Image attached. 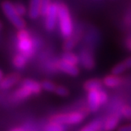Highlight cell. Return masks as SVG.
I'll list each match as a JSON object with an SVG mask.
<instances>
[{
  "mask_svg": "<svg viewBox=\"0 0 131 131\" xmlns=\"http://www.w3.org/2000/svg\"><path fill=\"white\" fill-rule=\"evenodd\" d=\"M27 61L28 59L20 53L15 54L12 58V64L17 69H22V68H24L27 66Z\"/></svg>",
  "mask_w": 131,
  "mask_h": 131,
  "instance_id": "cell-17",
  "label": "cell"
},
{
  "mask_svg": "<svg viewBox=\"0 0 131 131\" xmlns=\"http://www.w3.org/2000/svg\"><path fill=\"white\" fill-rule=\"evenodd\" d=\"M56 68L60 72H62L65 74L72 76V77H77L80 73V70L78 66L67 63L61 60L56 62Z\"/></svg>",
  "mask_w": 131,
  "mask_h": 131,
  "instance_id": "cell-9",
  "label": "cell"
},
{
  "mask_svg": "<svg viewBox=\"0 0 131 131\" xmlns=\"http://www.w3.org/2000/svg\"><path fill=\"white\" fill-rule=\"evenodd\" d=\"M54 94L58 96H61V97H67L70 95V90H68L67 87L63 85H57L56 88V90H54Z\"/></svg>",
  "mask_w": 131,
  "mask_h": 131,
  "instance_id": "cell-24",
  "label": "cell"
},
{
  "mask_svg": "<svg viewBox=\"0 0 131 131\" xmlns=\"http://www.w3.org/2000/svg\"><path fill=\"white\" fill-rule=\"evenodd\" d=\"M102 123L100 119H95L88 124L84 125L79 131H101L102 129Z\"/></svg>",
  "mask_w": 131,
  "mask_h": 131,
  "instance_id": "cell-19",
  "label": "cell"
},
{
  "mask_svg": "<svg viewBox=\"0 0 131 131\" xmlns=\"http://www.w3.org/2000/svg\"><path fill=\"white\" fill-rule=\"evenodd\" d=\"M87 117L81 111L63 112L53 115L49 117V122H54L61 124H78L82 123Z\"/></svg>",
  "mask_w": 131,
  "mask_h": 131,
  "instance_id": "cell-4",
  "label": "cell"
},
{
  "mask_svg": "<svg viewBox=\"0 0 131 131\" xmlns=\"http://www.w3.org/2000/svg\"><path fill=\"white\" fill-rule=\"evenodd\" d=\"M126 70H128L126 66H125V64L124 63V61H121V62H119V63L116 64L114 67H112V70H111V73L112 74L119 76V75L123 74Z\"/></svg>",
  "mask_w": 131,
  "mask_h": 131,
  "instance_id": "cell-22",
  "label": "cell"
},
{
  "mask_svg": "<svg viewBox=\"0 0 131 131\" xmlns=\"http://www.w3.org/2000/svg\"><path fill=\"white\" fill-rule=\"evenodd\" d=\"M120 113H121L122 117L124 118L131 119V106L129 105H124L122 106L121 110H120Z\"/></svg>",
  "mask_w": 131,
  "mask_h": 131,
  "instance_id": "cell-26",
  "label": "cell"
},
{
  "mask_svg": "<svg viewBox=\"0 0 131 131\" xmlns=\"http://www.w3.org/2000/svg\"><path fill=\"white\" fill-rule=\"evenodd\" d=\"M20 79H21V75L19 72L9 73V74L4 76V78L0 81V90H9L15 85H16Z\"/></svg>",
  "mask_w": 131,
  "mask_h": 131,
  "instance_id": "cell-8",
  "label": "cell"
},
{
  "mask_svg": "<svg viewBox=\"0 0 131 131\" xmlns=\"http://www.w3.org/2000/svg\"><path fill=\"white\" fill-rule=\"evenodd\" d=\"M21 85L29 89L34 95H39L42 92V90H43L41 83H39L34 79H32V78H25V79H23L21 82Z\"/></svg>",
  "mask_w": 131,
  "mask_h": 131,
  "instance_id": "cell-13",
  "label": "cell"
},
{
  "mask_svg": "<svg viewBox=\"0 0 131 131\" xmlns=\"http://www.w3.org/2000/svg\"><path fill=\"white\" fill-rule=\"evenodd\" d=\"M116 131H131V123L130 124H123L117 128Z\"/></svg>",
  "mask_w": 131,
  "mask_h": 131,
  "instance_id": "cell-28",
  "label": "cell"
},
{
  "mask_svg": "<svg viewBox=\"0 0 131 131\" xmlns=\"http://www.w3.org/2000/svg\"><path fill=\"white\" fill-rule=\"evenodd\" d=\"M41 86H42L43 90L46 91V92L54 93L57 85L53 82V81L49 80V79H45V80H43L41 82Z\"/></svg>",
  "mask_w": 131,
  "mask_h": 131,
  "instance_id": "cell-21",
  "label": "cell"
},
{
  "mask_svg": "<svg viewBox=\"0 0 131 131\" xmlns=\"http://www.w3.org/2000/svg\"><path fill=\"white\" fill-rule=\"evenodd\" d=\"M14 5H15V9H16V11L18 12V14L20 15H21L22 17L28 14V8L23 3L17 1L14 3Z\"/></svg>",
  "mask_w": 131,
  "mask_h": 131,
  "instance_id": "cell-23",
  "label": "cell"
},
{
  "mask_svg": "<svg viewBox=\"0 0 131 131\" xmlns=\"http://www.w3.org/2000/svg\"><path fill=\"white\" fill-rule=\"evenodd\" d=\"M61 61H63L67 63L78 66L80 63L79 56L72 51H65L61 56Z\"/></svg>",
  "mask_w": 131,
  "mask_h": 131,
  "instance_id": "cell-16",
  "label": "cell"
},
{
  "mask_svg": "<svg viewBox=\"0 0 131 131\" xmlns=\"http://www.w3.org/2000/svg\"><path fill=\"white\" fill-rule=\"evenodd\" d=\"M52 0H41V15L45 16L48 14L52 4Z\"/></svg>",
  "mask_w": 131,
  "mask_h": 131,
  "instance_id": "cell-25",
  "label": "cell"
},
{
  "mask_svg": "<svg viewBox=\"0 0 131 131\" xmlns=\"http://www.w3.org/2000/svg\"><path fill=\"white\" fill-rule=\"evenodd\" d=\"M1 9L5 17L15 28H17L18 30L26 28L27 22L21 15L18 14L15 8L14 3L9 0H4L1 3Z\"/></svg>",
  "mask_w": 131,
  "mask_h": 131,
  "instance_id": "cell-3",
  "label": "cell"
},
{
  "mask_svg": "<svg viewBox=\"0 0 131 131\" xmlns=\"http://www.w3.org/2000/svg\"><path fill=\"white\" fill-rule=\"evenodd\" d=\"M80 40V34H72V36L66 39L64 42L62 48L64 51H72V49H74V47L77 45V43Z\"/></svg>",
  "mask_w": 131,
  "mask_h": 131,
  "instance_id": "cell-15",
  "label": "cell"
},
{
  "mask_svg": "<svg viewBox=\"0 0 131 131\" xmlns=\"http://www.w3.org/2000/svg\"><path fill=\"white\" fill-rule=\"evenodd\" d=\"M9 131H26V129L22 127H15L11 129Z\"/></svg>",
  "mask_w": 131,
  "mask_h": 131,
  "instance_id": "cell-31",
  "label": "cell"
},
{
  "mask_svg": "<svg viewBox=\"0 0 131 131\" xmlns=\"http://www.w3.org/2000/svg\"><path fill=\"white\" fill-rule=\"evenodd\" d=\"M100 97H101V105H105L108 102L109 97H108V95H107V93L106 92V91H104L102 90H100Z\"/></svg>",
  "mask_w": 131,
  "mask_h": 131,
  "instance_id": "cell-27",
  "label": "cell"
},
{
  "mask_svg": "<svg viewBox=\"0 0 131 131\" xmlns=\"http://www.w3.org/2000/svg\"><path fill=\"white\" fill-rule=\"evenodd\" d=\"M33 95L32 92L29 89L25 87V86L21 85L20 87H19L16 90H15L14 92V96L15 98H16L18 100H25L31 97Z\"/></svg>",
  "mask_w": 131,
  "mask_h": 131,
  "instance_id": "cell-18",
  "label": "cell"
},
{
  "mask_svg": "<svg viewBox=\"0 0 131 131\" xmlns=\"http://www.w3.org/2000/svg\"><path fill=\"white\" fill-rule=\"evenodd\" d=\"M4 72H3V71L0 69V81H1L3 78H4Z\"/></svg>",
  "mask_w": 131,
  "mask_h": 131,
  "instance_id": "cell-32",
  "label": "cell"
},
{
  "mask_svg": "<svg viewBox=\"0 0 131 131\" xmlns=\"http://www.w3.org/2000/svg\"><path fill=\"white\" fill-rule=\"evenodd\" d=\"M80 64L86 70H93L95 67V60L90 49L87 48L83 49L80 52Z\"/></svg>",
  "mask_w": 131,
  "mask_h": 131,
  "instance_id": "cell-6",
  "label": "cell"
},
{
  "mask_svg": "<svg viewBox=\"0 0 131 131\" xmlns=\"http://www.w3.org/2000/svg\"><path fill=\"white\" fill-rule=\"evenodd\" d=\"M102 86H103V82L102 79L100 78H90V79L86 80L84 83L83 84V88L87 92L92 90H101Z\"/></svg>",
  "mask_w": 131,
  "mask_h": 131,
  "instance_id": "cell-14",
  "label": "cell"
},
{
  "mask_svg": "<svg viewBox=\"0 0 131 131\" xmlns=\"http://www.w3.org/2000/svg\"><path fill=\"white\" fill-rule=\"evenodd\" d=\"M43 131H66L64 124L54 122H49L43 126Z\"/></svg>",
  "mask_w": 131,
  "mask_h": 131,
  "instance_id": "cell-20",
  "label": "cell"
},
{
  "mask_svg": "<svg viewBox=\"0 0 131 131\" xmlns=\"http://www.w3.org/2000/svg\"><path fill=\"white\" fill-rule=\"evenodd\" d=\"M58 23L61 32L64 38H67L73 34V22L70 10L64 3H60L58 9Z\"/></svg>",
  "mask_w": 131,
  "mask_h": 131,
  "instance_id": "cell-2",
  "label": "cell"
},
{
  "mask_svg": "<svg viewBox=\"0 0 131 131\" xmlns=\"http://www.w3.org/2000/svg\"><path fill=\"white\" fill-rule=\"evenodd\" d=\"M58 9L59 4L53 2L48 14L44 16L45 17L44 28L48 32H53L56 29V26L57 24V21H58Z\"/></svg>",
  "mask_w": 131,
  "mask_h": 131,
  "instance_id": "cell-5",
  "label": "cell"
},
{
  "mask_svg": "<svg viewBox=\"0 0 131 131\" xmlns=\"http://www.w3.org/2000/svg\"><path fill=\"white\" fill-rule=\"evenodd\" d=\"M122 115L120 112H114L106 117L102 125L101 131H116L119 127Z\"/></svg>",
  "mask_w": 131,
  "mask_h": 131,
  "instance_id": "cell-7",
  "label": "cell"
},
{
  "mask_svg": "<svg viewBox=\"0 0 131 131\" xmlns=\"http://www.w3.org/2000/svg\"><path fill=\"white\" fill-rule=\"evenodd\" d=\"M27 15L31 20L39 18L41 15V0H30Z\"/></svg>",
  "mask_w": 131,
  "mask_h": 131,
  "instance_id": "cell-12",
  "label": "cell"
},
{
  "mask_svg": "<svg viewBox=\"0 0 131 131\" xmlns=\"http://www.w3.org/2000/svg\"><path fill=\"white\" fill-rule=\"evenodd\" d=\"M123 61H124V63L125 64V66H126L127 69H130L131 68V56L127 57V58L124 59Z\"/></svg>",
  "mask_w": 131,
  "mask_h": 131,
  "instance_id": "cell-29",
  "label": "cell"
},
{
  "mask_svg": "<svg viewBox=\"0 0 131 131\" xmlns=\"http://www.w3.org/2000/svg\"><path fill=\"white\" fill-rule=\"evenodd\" d=\"M100 90H92L88 92L87 101L88 107L90 112H96L100 109L101 106H102L101 97H100Z\"/></svg>",
  "mask_w": 131,
  "mask_h": 131,
  "instance_id": "cell-10",
  "label": "cell"
},
{
  "mask_svg": "<svg viewBox=\"0 0 131 131\" xmlns=\"http://www.w3.org/2000/svg\"><path fill=\"white\" fill-rule=\"evenodd\" d=\"M125 45H126L127 49L131 51V37H129V38H128L126 39V41H125Z\"/></svg>",
  "mask_w": 131,
  "mask_h": 131,
  "instance_id": "cell-30",
  "label": "cell"
},
{
  "mask_svg": "<svg viewBox=\"0 0 131 131\" xmlns=\"http://www.w3.org/2000/svg\"><path fill=\"white\" fill-rule=\"evenodd\" d=\"M102 82H103V85H105L106 87L110 89H114L122 85V83H124V80H123V78L120 76L114 75L111 73V74L105 76L103 79H102Z\"/></svg>",
  "mask_w": 131,
  "mask_h": 131,
  "instance_id": "cell-11",
  "label": "cell"
},
{
  "mask_svg": "<svg viewBox=\"0 0 131 131\" xmlns=\"http://www.w3.org/2000/svg\"><path fill=\"white\" fill-rule=\"evenodd\" d=\"M2 27H3V23H2L1 21H0V30L2 29Z\"/></svg>",
  "mask_w": 131,
  "mask_h": 131,
  "instance_id": "cell-33",
  "label": "cell"
},
{
  "mask_svg": "<svg viewBox=\"0 0 131 131\" xmlns=\"http://www.w3.org/2000/svg\"><path fill=\"white\" fill-rule=\"evenodd\" d=\"M17 48L20 54L27 59L31 58L35 54V42L31 36L30 32L26 28L19 29L16 32Z\"/></svg>",
  "mask_w": 131,
  "mask_h": 131,
  "instance_id": "cell-1",
  "label": "cell"
}]
</instances>
